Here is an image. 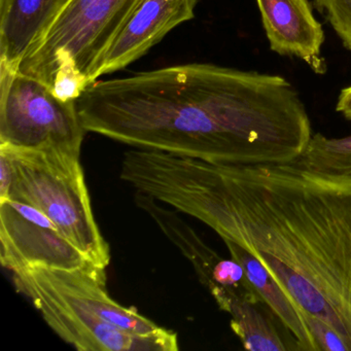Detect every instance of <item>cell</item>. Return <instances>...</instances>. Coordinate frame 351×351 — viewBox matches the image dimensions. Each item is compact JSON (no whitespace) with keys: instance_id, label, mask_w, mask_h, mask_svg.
Returning a JSON list of instances; mask_svg holds the SVG:
<instances>
[{"instance_id":"2e32d148","label":"cell","mask_w":351,"mask_h":351,"mask_svg":"<svg viewBox=\"0 0 351 351\" xmlns=\"http://www.w3.org/2000/svg\"><path fill=\"white\" fill-rule=\"evenodd\" d=\"M337 112H341L345 118L351 120V86L341 91L337 102Z\"/></svg>"},{"instance_id":"8fae6325","label":"cell","mask_w":351,"mask_h":351,"mask_svg":"<svg viewBox=\"0 0 351 351\" xmlns=\"http://www.w3.org/2000/svg\"><path fill=\"white\" fill-rule=\"evenodd\" d=\"M69 0H0V67L18 69Z\"/></svg>"},{"instance_id":"ba28073f","label":"cell","mask_w":351,"mask_h":351,"mask_svg":"<svg viewBox=\"0 0 351 351\" xmlns=\"http://www.w3.org/2000/svg\"><path fill=\"white\" fill-rule=\"evenodd\" d=\"M134 202L188 258L199 280L210 291L219 307L236 299H258V293L248 280L243 267L234 258L228 260L217 254L180 217L178 210L166 208L163 203L143 193L136 192Z\"/></svg>"},{"instance_id":"7a4b0ae2","label":"cell","mask_w":351,"mask_h":351,"mask_svg":"<svg viewBox=\"0 0 351 351\" xmlns=\"http://www.w3.org/2000/svg\"><path fill=\"white\" fill-rule=\"evenodd\" d=\"M77 106L87 132L211 163L287 161L312 137L305 106L285 77L207 63L95 81Z\"/></svg>"},{"instance_id":"6da1fadb","label":"cell","mask_w":351,"mask_h":351,"mask_svg":"<svg viewBox=\"0 0 351 351\" xmlns=\"http://www.w3.org/2000/svg\"><path fill=\"white\" fill-rule=\"evenodd\" d=\"M121 180L250 252L351 351V135H312L303 153L264 164L126 152ZM308 328V326H307Z\"/></svg>"},{"instance_id":"5b68a950","label":"cell","mask_w":351,"mask_h":351,"mask_svg":"<svg viewBox=\"0 0 351 351\" xmlns=\"http://www.w3.org/2000/svg\"><path fill=\"white\" fill-rule=\"evenodd\" d=\"M86 132L77 100L61 99L43 82L0 67V145L81 152Z\"/></svg>"},{"instance_id":"4fadbf2b","label":"cell","mask_w":351,"mask_h":351,"mask_svg":"<svg viewBox=\"0 0 351 351\" xmlns=\"http://www.w3.org/2000/svg\"><path fill=\"white\" fill-rule=\"evenodd\" d=\"M260 303L241 301L232 304L227 313L231 316L232 330L240 339L246 350L287 351L295 350L287 342L275 326L277 319L270 310H262Z\"/></svg>"},{"instance_id":"3957f363","label":"cell","mask_w":351,"mask_h":351,"mask_svg":"<svg viewBox=\"0 0 351 351\" xmlns=\"http://www.w3.org/2000/svg\"><path fill=\"white\" fill-rule=\"evenodd\" d=\"M13 166L9 199L48 215L61 233L96 266L106 269L110 250L94 217L81 152L0 145ZM8 200V199H7Z\"/></svg>"},{"instance_id":"30bf717a","label":"cell","mask_w":351,"mask_h":351,"mask_svg":"<svg viewBox=\"0 0 351 351\" xmlns=\"http://www.w3.org/2000/svg\"><path fill=\"white\" fill-rule=\"evenodd\" d=\"M271 50L303 60L318 75L326 71L322 56L324 34L309 0H256Z\"/></svg>"},{"instance_id":"52a82bcc","label":"cell","mask_w":351,"mask_h":351,"mask_svg":"<svg viewBox=\"0 0 351 351\" xmlns=\"http://www.w3.org/2000/svg\"><path fill=\"white\" fill-rule=\"evenodd\" d=\"M0 261L12 273L32 267L73 270L90 261L42 211L19 201H0Z\"/></svg>"},{"instance_id":"9a60e30c","label":"cell","mask_w":351,"mask_h":351,"mask_svg":"<svg viewBox=\"0 0 351 351\" xmlns=\"http://www.w3.org/2000/svg\"><path fill=\"white\" fill-rule=\"evenodd\" d=\"M13 184V166L9 156L0 151V201L9 199L10 191Z\"/></svg>"},{"instance_id":"8992f818","label":"cell","mask_w":351,"mask_h":351,"mask_svg":"<svg viewBox=\"0 0 351 351\" xmlns=\"http://www.w3.org/2000/svg\"><path fill=\"white\" fill-rule=\"evenodd\" d=\"M14 285L32 301L49 326L81 351H176L178 334L129 332L106 322L95 309L49 283L36 268L13 272Z\"/></svg>"},{"instance_id":"277c9868","label":"cell","mask_w":351,"mask_h":351,"mask_svg":"<svg viewBox=\"0 0 351 351\" xmlns=\"http://www.w3.org/2000/svg\"><path fill=\"white\" fill-rule=\"evenodd\" d=\"M141 0H69L18 71L52 87L60 71L87 84L99 77L108 47Z\"/></svg>"},{"instance_id":"9c48e42d","label":"cell","mask_w":351,"mask_h":351,"mask_svg":"<svg viewBox=\"0 0 351 351\" xmlns=\"http://www.w3.org/2000/svg\"><path fill=\"white\" fill-rule=\"evenodd\" d=\"M198 0H141L108 47L99 77L124 69L195 17Z\"/></svg>"},{"instance_id":"5bb4252c","label":"cell","mask_w":351,"mask_h":351,"mask_svg":"<svg viewBox=\"0 0 351 351\" xmlns=\"http://www.w3.org/2000/svg\"><path fill=\"white\" fill-rule=\"evenodd\" d=\"M313 3L326 16L344 48L351 52V0H313Z\"/></svg>"},{"instance_id":"7c38bea8","label":"cell","mask_w":351,"mask_h":351,"mask_svg":"<svg viewBox=\"0 0 351 351\" xmlns=\"http://www.w3.org/2000/svg\"><path fill=\"white\" fill-rule=\"evenodd\" d=\"M223 242L231 258L243 267L248 280L260 295L263 303L272 312L282 328L291 335L297 345L298 350L318 351L317 344L306 326L299 306L283 291L262 263L237 244L230 241Z\"/></svg>"}]
</instances>
